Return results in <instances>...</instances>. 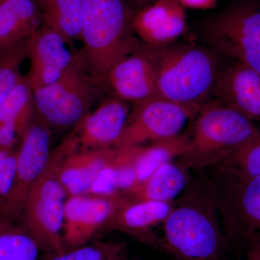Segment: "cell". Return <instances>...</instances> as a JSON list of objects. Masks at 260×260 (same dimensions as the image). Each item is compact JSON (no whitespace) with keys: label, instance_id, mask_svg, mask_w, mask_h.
I'll list each match as a JSON object with an SVG mask.
<instances>
[{"label":"cell","instance_id":"6da1fadb","mask_svg":"<svg viewBox=\"0 0 260 260\" xmlns=\"http://www.w3.org/2000/svg\"><path fill=\"white\" fill-rule=\"evenodd\" d=\"M220 220L212 178L200 176L164 220L158 247L177 260L220 259L231 243Z\"/></svg>","mask_w":260,"mask_h":260},{"label":"cell","instance_id":"7a4b0ae2","mask_svg":"<svg viewBox=\"0 0 260 260\" xmlns=\"http://www.w3.org/2000/svg\"><path fill=\"white\" fill-rule=\"evenodd\" d=\"M134 15L126 0H81L83 46L78 52L95 79L141 47L131 28Z\"/></svg>","mask_w":260,"mask_h":260},{"label":"cell","instance_id":"3957f363","mask_svg":"<svg viewBox=\"0 0 260 260\" xmlns=\"http://www.w3.org/2000/svg\"><path fill=\"white\" fill-rule=\"evenodd\" d=\"M146 47L155 67L158 96L203 106L215 95L223 68L214 53L193 44Z\"/></svg>","mask_w":260,"mask_h":260},{"label":"cell","instance_id":"277c9868","mask_svg":"<svg viewBox=\"0 0 260 260\" xmlns=\"http://www.w3.org/2000/svg\"><path fill=\"white\" fill-rule=\"evenodd\" d=\"M78 145L70 135L51 152L47 167L29 190L21 213L24 229L47 254H62L67 251L62 239L63 217L66 191L58 178L65 157Z\"/></svg>","mask_w":260,"mask_h":260},{"label":"cell","instance_id":"5b68a950","mask_svg":"<svg viewBox=\"0 0 260 260\" xmlns=\"http://www.w3.org/2000/svg\"><path fill=\"white\" fill-rule=\"evenodd\" d=\"M196 116L190 135H186L188 149L181 164L197 170L220 164L252 138L259 126L220 102L204 104Z\"/></svg>","mask_w":260,"mask_h":260},{"label":"cell","instance_id":"8992f818","mask_svg":"<svg viewBox=\"0 0 260 260\" xmlns=\"http://www.w3.org/2000/svg\"><path fill=\"white\" fill-rule=\"evenodd\" d=\"M102 92L87 71L78 51L74 60L55 81L32 91L37 117L49 127H75Z\"/></svg>","mask_w":260,"mask_h":260},{"label":"cell","instance_id":"52a82bcc","mask_svg":"<svg viewBox=\"0 0 260 260\" xmlns=\"http://www.w3.org/2000/svg\"><path fill=\"white\" fill-rule=\"evenodd\" d=\"M211 176L223 230L244 244L260 236V175H247L221 165Z\"/></svg>","mask_w":260,"mask_h":260},{"label":"cell","instance_id":"ba28073f","mask_svg":"<svg viewBox=\"0 0 260 260\" xmlns=\"http://www.w3.org/2000/svg\"><path fill=\"white\" fill-rule=\"evenodd\" d=\"M202 107L179 104L158 95L134 103L114 147L142 146L177 136L186 121L196 116Z\"/></svg>","mask_w":260,"mask_h":260},{"label":"cell","instance_id":"9c48e42d","mask_svg":"<svg viewBox=\"0 0 260 260\" xmlns=\"http://www.w3.org/2000/svg\"><path fill=\"white\" fill-rule=\"evenodd\" d=\"M207 38L215 51L260 74V8L229 10L210 24Z\"/></svg>","mask_w":260,"mask_h":260},{"label":"cell","instance_id":"30bf717a","mask_svg":"<svg viewBox=\"0 0 260 260\" xmlns=\"http://www.w3.org/2000/svg\"><path fill=\"white\" fill-rule=\"evenodd\" d=\"M51 140V128L39 118H34L22 135L15 152L14 178L9 194L0 208V218L11 220L21 213L29 190L50 158Z\"/></svg>","mask_w":260,"mask_h":260},{"label":"cell","instance_id":"8fae6325","mask_svg":"<svg viewBox=\"0 0 260 260\" xmlns=\"http://www.w3.org/2000/svg\"><path fill=\"white\" fill-rule=\"evenodd\" d=\"M128 199L122 192L69 196L65 201L62 239L70 249L87 245Z\"/></svg>","mask_w":260,"mask_h":260},{"label":"cell","instance_id":"7c38bea8","mask_svg":"<svg viewBox=\"0 0 260 260\" xmlns=\"http://www.w3.org/2000/svg\"><path fill=\"white\" fill-rule=\"evenodd\" d=\"M95 80L102 91L129 104L158 95L155 67L143 44Z\"/></svg>","mask_w":260,"mask_h":260},{"label":"cell","instance_id":"4fadbf2b","mask_svg":"<svg viewBox=\"0 0 260 260\" xmlns=\"http://www.w3.org/2000/svg\"><path fill=\"white\" fill-rule=\"evenodd\" d=\"M72 49L59 32L43 24L29 46L30 68L25 75L32 91L57 80L74 60Z\"/></svg>","mask_w":260,"mask_h":260},{"label":"cell","instance_id":"5bb4252c","mask_svg":"<svg viewBox=\"0 0 260 260\" xmlns=\"http://www.w3.org/2000/svg\"><path fill=\"white\" fill-rule=\"evenodd\" d=\"M131 106L129 103L110 96L90 112L74 127L71 136L78 150L112 148L120 138Z\"/></svg>","mask_w":260,"mask_h":260},{"label":"cell","instance_id":"9a60e30c","mask_svg":"<svg viewBox=\"0 0 260 260\" xmlns=\"http://www.w3.org/2000/svg\"><path fill=\"white\" fill-rule=\"evenodd\" d=\"M131 28L145 45H167L187 30L186 13L178 0H157L135 13Z\"/></svg>","mask_w":260,"mask_h":260},{"label":"cell","instance_id":"2e32d148","mask_svg":"<svg viewBox=\"0 0 260 260\" xmlns=\"http://www.w3.org/2000/svg\"><path fill=\"white\" fill-rule=\"evenodd\" d=\"M214 95L260 125L259 73L234 61L223 68Z\"/></svg>","mask_w":260,"mask_h":260},{"label":"cell","instance_id":"e0dca14e","mask_svg":"<svg viewBox=\"0 0 260 260\" xmlns=\"http://www.w3.org/2000/svg\"><path fill=\"white\" fill-rule=\"evenodd\" d=\"M172 202L129 200L121 205L106 223L102 230H118L131 234L151 246H158V242L149 234L155 225L164 223L172 211Z\"/></svg>","mask_w":260,"mask_h":260},{"label":"cell","instance_id":"ac0fdd59","mask_svg":"<svg viewBox=\"0 0 260 260\" xmlns=\"http://www.w3.org/2000/svg\"><path fill=\"white\" fill-rule=\"evenodd\" d=\"M114 150V147L75 150L68 154L58 172V178L68 197L88 194L98 174L112 158Z\"/></svg>","mask_w":260,"mask_h":260},{"label":"cell","instance_id":"d6986e66","mask_svg":"<svg viewBox=\"0 0 260 260\" xmlns=\"http://www.w3.org/2000/svg\"><path fill=\"white\" fill-rule=\"evenodd\" d=\"M43 24L34 0H0V49L30 39Z\"/></svg>","mask_w":260,"mask_h":260},{"label":"cell","instance_id":"ffe728a7","mask_svg":"<svg viewBox=\"0 0 260 260\" xmlns=\"http://www.w3.org/2000/svg\"><path fill=\"white\" fill-rule=\"evenodd\" d=\"M187 168L168 162L148 180L124 193L131 203L142 201L172 202L189 183Z\"/></svg>","mask_w":260,"mask_h":260},{"label":"cell","instance_id":"44dd1931","mask_svg":"<svg viewBox=\"0 0 260 260\" xmlns=\"http://www.w3.org/2000/svg\"><path fill=\"white\" fill-rule=\"evenodd\" d=\"M42 13L44 25L64 38L74 49L81 40V0H34Z\"/></svg>","mask_w":260,"mask_h":260},{"label":"cell","instance_id":"7402d4cb","mask_svg":"<svg viewBox=\"0 0 260 260\" xmlns=\"http://www.w3.org/2000/svg\"><path fill=\"white\" fill-rule=\"evenodd\" d=\"M187 149V136L179 135L148 146H139L135 159L136 180L133 188L148 180L159 168L172 161V158L185 155Z\"/></svg>","mask_w":260,"mask_h":260},{"label":"cell","instance_id":"603a6c76","mask_svg":"<svg viewBox=\"0 0 260 260\" xmlns=\"http://www.w3.org/2000/svg\"><path fill=\"white\" fill-rule=\"evenodd\" d=\"M40 246L24 228L0 218V260H38Z\"/></svg>","mask_w":260,"mask_h":260},{"label":"cell","instance_id":"cb8c5ba5","mask_svg":"<svg viewBox=\"0 0 260 260\" xmlns=\"http://www.w3.org/2000/svg\"><path fill=\"white\" fill-rule=\"evenodd\" d=\"M35 114L32 88L23 76L0 105V123L15 121L24 133Z\"/></svg>","mask_w":260,"mask_h":260},{"label":"cell","instance_id":"d4e9b609","mask_svg":"<svg viewBox=\"0 0 260 260\" xmlns=\"http://www.w3.org/2000/svg\"><path fill=\"white\" fill-rule=\"evenodd\" d=\"M30 39L0 49V105L23 76L21 67L28 58Z\"/></svg>","mask_w":260,"mask_h":260},{"label":"cell","instance_id":"484cf974","mask_svg":"<svg viewBox=\"0 0 260 260\" xmlns=\"http://www.w3.org/2000/svg\"><path fill=\"white\" fill-rule=\"evenodd\" d=\"M218 165L247 175H260V125L252 138L233 151Z\"/></svg>","mask_w":260,"mask_h":260},{"label":"cell","instance_id":"4316f807","mask_svg":"<svg viewBox=\"0 0 260 260\" xmlns=\"http://www.w3.org/2000/svg\"><path fill=\"white\" fill-rule=\"evenodd\" d=\"M117 243L100 242L67 250L62 254H47L44 260H114L124 248Z\"/></svg>","mask_w":260,"mask_h":260},{"label":"cell","instance_id":"83f0119b","mask_svg":"<svg viewBox=\"0 0 260 260\" xmlns=\"http://www.w3.org/2000/svg\"><path fill=\"white\" fill-rule=\"evenodd\" d=\"M114 150L112 158L109 159L105 166L99 173L93 184L89 189L88 194L99 195V196H109L119 192L116 181V171L113 162V157L115 153Z\"/></svg>","mask_w":260,"mask_h":260},{"label":"cell","instance_id":"f1b7e54d","mask_svg":"<svg viewBox=\"0 0 260 260\" xmlns=\"http://www.w3.org/2000/svg\"><path fill=\"white\" fill-rule=\"evenodd\" d=\"M15 152H0V208L3 204L13 184L15 171Z\"/></svg>","mask_w":260,"mask_h":260},{"label":"cell","instance_id":"f546056e","mask_svg":"<svg viewBox=\"0 0 260 260\" xmlns=\"http://www.w3.org/2000/svg\"><path fill=\"white\" fill-rule=\"evenodd\" d=\"M23 134V130L15 121L0 123V152L13 153L18 138Z\"/></svg>","mask_w":260,"mask_h":260},{"label":"cell","instance_id":"4dcf8cb0","mask_svg":"<svg viewBox=\"0 0 260 260\" xmlns=\"http://www.w3.org/2000/svg\"><path fill=\"white\" fill-rule=\"evenodd\" d=\"M245 245L246 260H260V236L253 238Z\"/></svg>","mask_w":260,"mask_h":260},{"label":"cell","instance_id":"1f68e13d","mask_svg":"<svg viewBox=\"0 0 260 260\" xmlns=\"http://www.w3.org/2000/svg\"><path fill=\"white\" fill-rule=\"evenodd\" d=\"M183 7L194 9H210L215 6L216 0H178Z\"/></svg>","mask_w":260,"mask_h":260},{"label":"cell","instance_id":"d6a6232c","mask_svg":"<svg viewBox=\"0 0 260 260\" xmlns=\"http://www.w3.org/2000/svg\"><path fill=\"white\" fill-rule=\"evenodd\" d=\"M114 260H139L137 259V258L135 257H132V256H130L129 254H127V252H126V248L124 247V249H122L120 251V252L119 253V254H117V256H116L115 258H114Z\"/></svg>","mask_w":260,"mask_h":260},{"label":"cell","instance_id":"836d02e7","mask_svg":"<svg viewBox=\"0 0 260 260\" xmlns=\"http://www.w3.org/2000/svg\"><path fill=\"white\" fill-rule=\"evenodd\" d=\"M133 1H134L135 3H136L137 4L143 5L144 4V3H147V2H148L149 0H133Z\"/></svg>","mask_w":260,"mask_h":260},{"label":"cell","instance_id":"e575fe53","mask_svg":"<svg viewBox=\"0 0 260 260\" xmlns=\"http://www.w3.org/2000/svg\"><path fill=\"white\" fill-rule=\"evenodd\" d=\"M215 260H224V259H222V257H221V258H220V259H215Z\"/></svg>","mask_w":260,"mask_h":260}]
</instances>
